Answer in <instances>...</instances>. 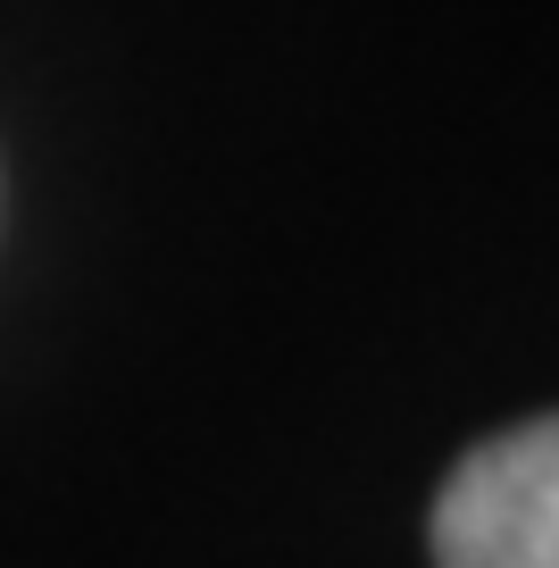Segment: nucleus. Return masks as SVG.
<instances>
[{"instance_id":"nucleus-1","label":"nucleus","mask_w":559,"mask_h":568,"mask_svg":"<svg viewBox=\"0 0 559 568\" xmlns=\"http://www.w3.org/2000/svg\"><path fill=\"white\" fill-rule=\"evenodd\" d=\"M435 568H559V418L509 426L451 468Z\"/></svg>"}]
</instances>
